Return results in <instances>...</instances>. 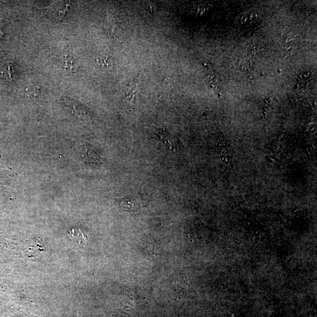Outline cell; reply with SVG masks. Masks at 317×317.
Masks as SVG:
<instances>
[{
	"instance_id": "6",
	"label": "cell",
	"mask_w": 317,
	"mask_h": 317,
	"mask_svg": "<svg viewBox=\"0 0 317 317\" xmlns=\"http://www.w3.org/2000/svg\"><path fill=\"white\" fill-rule=\"evenodd\" d=\"M311 78V75L309 72H306V73L302 75L301 77L298 78V85L299 88H305V87H307Z\"/></svg>"
},
{
	"instance_id": "3",
	"label": "cell",
	"mask_w": 317,
	"mask_h": 317,
	"mask_svg": "<svg viewBox=\"0 0 317 317\" xmlns=\"http://www.w3.org/2000/svg\"><path fill=\"white\" fill-rule=\"evenodd\" d=\"M82 153L85 154V156L88 157L89 161H91L92 163L95 164H101L102 162L101 161V157L99 156L98 154L95 152L94 150H92L91 148L89 146L85 145L82 146L81 147Z\"/></svg>"
},
{
	"instance_id": "5",
	"label": "cell",
	"mask_w": 317,
	"mask_h": 317,
	"mask_svg": "<svg viewBox=\"0 0 317 317\" xmlns=\"http://www.w3.org/2000/svg\"><path fill=\"white\" fill-rule=\"evenodd\" d=\"M40 88L36 85H30L26 89V95L30 98H35L40 94Z\"/></svg>"
},
{
	"instance_id": "2",
	"label": "cell",
	"mask_w": 317,
	"mask_h": 317,
	"mask_svg": "<svg viewBox=\"0 0 317 317\" xmlns=\"http://www.w3.org/2000/svg\"><path fill=\"white\" fill-rule=\"evenodd\" d=\"M206 77L209 84L212 88H216L219 84V79L215 74L211 64L206 65Z\"/></svg>"
},
{
	"instance_id": "4",
	"label": "cell",
	"mask_w": 317,
	"mask_h": 317,
	"mask_svg": "<svg viewBox=\"0 0 317 317\" xmlns=\"http://www.w3.org/2000/svg\"><path fill=\"white\" fill-rule=\"evenodd\" d=\"M100 67L103 69H110L112 67V58L109 56H102L96 60Z\"/></svg>"
},
{
	"instance_id": "1",
	"label": "cell",
	"mask_w": 317,
	"mask_h": 317,
	"mask_svg": "<svg viewBox=\"0 0 317 317\" xmlns=\"http://www.w3.org/2000/svg\"><path fill=\"white\" fill-rule=\"evenodd\" d=\"M158 138L171 150L175 151L179 147L178 139L170 132L165 129H160L156 133Z\"/></svg>"
},
{
	"instance_id": "7",
	"label": "cell",
	"mask_w": 317,
	"mask_h": 317,
	"mask_svg": "<svg viewBox=\"0 0 317 317\" xmlns=\"http://www.w3.org/2000/svg\"><path fill=\"white\" fill-rule=\"evenodd\" d=\"M3 36V34L1 32V31H0V39H2Z\"/></svg>"
}]
</instances>
